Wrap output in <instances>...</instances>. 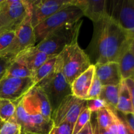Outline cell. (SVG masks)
I'll use <instances>...</instances> for the list:
<instances>
[{
    "label": "cell",
    "instance_id": "obj_6",
    "mask_svg": "<svg viewBox=\"0 0 134 134\" xmlns=\"http://www.w3.org/2000/svg\"><path fill=\"white\" fill-rule=\"evenodd\" d=\"M14 118L20 126L22 134H49L54 126L52 119L39 113H28L22 100L17 104Z\"/></svg>",
    "mask_w": 134,
    "mask_h": 134
},
{
    "label": "cell",
    "instance_id": "obj_2",
    "mask_svg": "<svg viewBox=\"0 0 134 134\" xmlns=\"http://www.w3.org/2000/svg\"><path fill=\"white\" fill-rule=\"evenodd\" d=\"M82 20L65 24L50 33L36 47L50 56H57L65 47L78 41Z\"/></svg>",
    "mask_w": 134,
    "mask_h": 134
},
{
    "label": "cell",
    "instance_id": "obj_24",
    "mask_svg": "<svg viewBox=\"0 0 134 134\" xmlns=\"http://www.w3.org/2000/svg\"><path fill=\"white\" fill-rule=\"evenodd\" d=\"M16 105L10 101L0 99V119L2 122H7L14 118Z\"/></svg>",
    "mask_w": 134,
    "mask_h": 134
},
{
    "label": "cell",
    "instance_id": "obj_39",
    "mask_svg": "<svg viewBox=\"0 0 134 134\" xmlns=\"http://www.w3.org/2000/svg\"><path fill=\"white\" fill-rule=\"evenodd\" d=\"M130 50L131 52L134 56V39H132V42H131L130 46Z\"/></svg>",
    "mask_w": 134,
    "mask_h": 134
},
{
    "label": "cell",
    "instance_id": "obj_33",
    "mask_svg": "<svg viewBox=\"0 0 134 134\" xmlns=\"http://www.w3.org/2000/svg\"><path fill=\"white\" fill-rule=\"evenodd\" d=\"M124 81L125 82L126 85L127 87H128V90H129L134 109V81L133 78L127 79L124 80Z\"/></svg>",
    "mask_w": 134,
    "mask_h": 134
},
{
    "label": "cell",
    "instance_id": "obj_41",
    "mask_svg": "<svg viewBox=\"0 0 134 134\" xmlns=\"http://www.w3.org/2000/svg\"><path fill=\"white\" fill-rule=\"evenodd\" d=\"M1 122H2V121H1V119H0V124H1Z\"/></svg>",
    "mask_w": 134,
    "mask_h": 134
},
{
    "label": "cell",
    "instance_id": "obj_4",
    "mask_svg": "<svg viewBox=\"0 0 134 134\" xmlns=\"http://www.w3.org/2000/svg\"><path fill=\"white\" fill-rule=\"evenodd\" d=\"M60 56L62 72L70 85L92 64L90 56L80 47L78 41L65 47Z\"/></svg>",
    "mask_w": 134,
    "mask_h": 134
},
{
    "label": "cell",
    "instance_id": "obj_5",
    "mask_svg": "<svg viewBox=\"0 0 134 134\" xmlns=\"http://www.w3.org/2000/svg\"><path fill=\"white\" fill-rule=\"evenodd\" d=\"M82 16V10L74 5L61 9L34 27L35 42L39 43L52 31L64 25L79 20Z\"/></svg>",
    "mask_w": 134,
    "mask_h": 134
},
{
    "label": "cell",
    "instance_id": "obj_34",
    "mask_svg": "<svg viewBox=\"0 0 134 134\" xmlns=\"http://www.w3.org/2000/svg\"><path fill=\"white\" fill-rule=\"evenodd\" d=\"M77 134H94V125L91 120Z\"/></svg>",
    "mask_w": 134,
    "mask_h": 134
},
{
    "label": "cell",
    "instance_id": "obj_29",
    "mask_svg": "<svg viewBox=\"0 0 134 134\" xmlns=\"http://www.w3.org/2000/svg\"><path fill=\"white\" fill-rule=\"evenodd\" d=\"M108 107L109 105L107 103L99 98L87 100V108L90 110L92 113H97L99 110Z\"/></svg>",
    "mask_w": 134,
    "mask_h": 134
},
{
    "label": "cell",
    "instance_id": "obj_37",
    "mask_svg": "<svg viewBox=\"0 0 134 134\" xmlns=\"http://www.w3.org/2000/svg\"><path fill=\"white\" fill-rule=\"evenodd\" d=\"M98 132H99V134H111L107 130L102 129V128H99V127H98Z\"/></svg>",
    "mask_w": 134,
    "mask_h": 134
},
{
    "label": "cell",
    "instance_id": "obj_23",
    "mask_svg": "<svg viewBox=\"0 0 134 134\" xmlns=\"http://www.w3.org/2000/svg\"><path fill=\"white\" fill-rule=\"evenodd\" d=\"M116 112V109H111L109 106L98 111L96 113V122L98 124V127L102 128V129H108L110 126L115 121Z\"/></svg>",
    "mask_w": 134,
    "mask_h": 134
},
{
    "label": "cell",
    "instance_id": "obj_7",
    "mask_svg": "<svg viewBox=\"0 0 134 134\" xmlns=\"http://www.w3.org/2000/svg\"><path fill=\"white\" fill-rule=\"evenodd\" d=\"M31 12V0H7L0 14V34L15 31Z\"/></svg>",
    "mask_w": 134,
    "mask_h": 134
},
{
    "label": "cell",
    "instance_id": "obj_27",
    "mask_svg": "<svg viewBox=\"0 0 134 134\" xmlns=\"http://www.w3.org/2000/svg\"><path fill=\"white\" fill-rule=\"evenodd\" d=\"M15 36V31H4L0 34V56L10 47Z\"/></svg>",
    "mask_w": 134,
    "mask_h": 134
},
{
    "label": "cell",
    "instance_id": "obj_18",
    "mask_svg": "<svg viewBox=\"0 0 134 134\" xmlns=\"http://www.w3.org/2000/svg\"><path fill=\"white\" fill-rule=\"evenodd\" d=\"M116 109L123 115L130 113L134 114V109L130 94L124 80L120 84L119 101Z\"/></svg>",
    "mask_w": 134,
    "mask_h": 134
},
{
    "label": "cell",
    "instance_id": "obj_1",
    "mask_svg": "<svg viewBox=\"0 0 134 134\" xmlns=\"http://www.w3.org/2000/svg\"><path fill=\"white\" fill-rule=\"evenodd\" d=\"M94 24V34L88 47L95 64L117 62L130 48L132 39L109 16Z\"/></svg>",
    "mask_w": 134,
    "mask_h": 134
},
{
    "label": "cell",
    "instance_id": "obj_43",
    "mask_svg": "<svg viewBox=\"0 0 134 134\" xmlns=\"http://www.w3.org/2000/svg\"><path fill=\"white\" fill-rule=\"evenodd\" d=\"M133 1H134V0H133Z\"/></svg>",
    "mask_w": 134,
    "mask_h": 134
},
{
    "label": "cell",
    "instance_id": "obj_9",
    "mask_svg": "<svg viewBox=\"0 0 134 134\" xmlns=\"http://www.w3.org/2000/svg\"><path fill=\"white\" fill-rule=\"evenodd\" d=\"M107 5V13L131 39H134L133 0H113Z\"/></svg>",
    "mask_w": 134,
    "mask_h": 134
},
{
    "label": "cell",
    "instance_id": "obj_31",
    "mask_svg": "<svg viewBox=\"0 0 134 134\" xmlns=\"http://www.w3.org/2000/svg\"><path fill=\"white\" fill-rule=\"evenodd\" d=\"M115 121L116 125V134H128L126 124L124 119L119 116L117 111L115 113Z\"/></svg>",
    "mask_w": 134,
    "mask_h": 134
},
{
    "label": "cell",
    "instance_id": "obj_20",
    "mask_svg": "<svg viewBox=\"0 0 134 134\" xmlns=\"http://www.w3.org/2000/svg\"><path fill=\"white\" fill-rule=\"evenodd\" d=\"M118 64L123 80L134 77V56L130 48L122 55Z\"/></svg>",
    "mask_w": 134,
    "mask_h": 134
},
{
    "label": "cell",
    "instance_id": "obj_26",
    "mask_svg": "<svg viewBox=\"0 0 134 134\" xmlns=\"http://www.w3.org/2000/svg\"><path fill=\"white\" fill-rule=\"evenodd\" d=\"M92 116V113L90 112V110L87 108V107L81 113L79 117L77 118V121L75 124L74 127H73V134H77L85 127V126L90 121Z\"/></svg>",
    "mask_w": 134,
    "mask_h": 134
},
{
    "label": "cell",
    "instance_id": "obj_15",
    "mask_svg": "<svg viewBox=\"0 0 134 134\" xmlns=\"http://www.w3.org/2000/svg\"><path fill=\"white\" fill-rule=\"evenodd\" d=\"M95 75L102 86L120 85L123 81L117 62L94 64Z\"/></svg>",
    "mask_w": 134,
    "mask_h": 134
},
{
    "label": "cell",
    "instance_id": "obj_25",
    "mask_svg": "<svg viewBox=\"0 0 134 134\" xmlns=\"http://www.w3.org/2000/svg\"><path fill=\"white\" fill-rule=\"evenodd\" d=\"M0 134H22L20 126L16 122L15 118L7 122H1Z\"/></svg>",
    "mask_w": 134,
    "mask_h": 134
},
{
    "label": "cell",
    "instance_id": "obj_36",
    "mask_svg": "<svg viewBox=\"0 0 134 134\" xmlns=\"http://www.w3.org/2000/svg\"><path fill=\"white\" fill-rule=\"evenodd\" d=\"M7 0H0V14L3 10L4 8H5V5H6Z\"/></svg>",
    "mask_w": 134,
    "mask_h": 134
},
{
    "label": "cell",
    "instance_id": "obj_35",
    "mask_svg": "<svg viewBox=\"0 0 134 134\" xmlns=\"http://www.w3.org/2000/svg\"><path fill=\"white\" fill-rule=\"evenodd\" d=\"M122 119H124V121L126 122L128 126L131 128L132 131L134 132V114L130 113V114H122Z\"/></svg>",
    "mask_w": 134,
    "mask_h": 134
},
{
    "label": "cell",
    "instance_id": "obj_19",
    "mask_svg": "<svg viewBox=\"0 0 134 134\" xmlns=\"http://www.w3.org/2000/svg\"><path fill=\"white\" fill-rule=\"evenodd\" d=\"M5 77L16 78L31 77L33 79L34 74L22 60L18 58H14L7 69Z\"/></svg>",
    "mask_w": 134,
    "mask_h": 134
},
{
    "label": "cell",
    "instance_id": "obj_32",
    "mask_svg": "<svg viewBox=\"0 0 134 134\" xmlns=\"http://www.w3.org/2000/svg\"><path fill=\"white\" fill-rule=\"evenodd\" d=\"M14 58L0 57V81L5 77L7 69Z\"/></svg>",
    "mask_w": 134,
    "mask_h": 134
},
{
    "label": "cell",
    "instance_id": "obj_16",
    "mask_svg": "<svg viewBox=\"0 0 134 134\" xmlns=\"http://www.w3.org/2000/svg\"><path fill=\"white\" fill-rule=\"evenodd\" d=\"M95 76V65L92 64L88 69L77 77L71 84L73 96L80 99H86Z\"/></svg>",
    "mask_w": 134,
    "mask_h": 134
},
{
    "label": "cell",
    "instance_id": "obj_22",
    "mask_svg": "<svg viewBox=\"0 0 134 134\" xmlns=\"http://www.w3.org/2000/svg\"><path fill=\"white\" fill-rule=\"evenodd\" d=\"M57 58L58 56L48 59L35 72L33 79H34L35 85H37L39 82L43 81L47 77H48L54 71L55 66H56Z\"/></svg>",
    "mask_w": 134,
    "mask_h": 134
},
{
    "label": "cell",
    "instance_id": "obj_42",
    "mask_svg": "<svg viewBox=\"0 0 134 134\" xmlns=\"http://www.w3.org/2000/svg\"><path fill=\"white\" fill-rule=\"evenodd\" d=\"M133 81H134V77H133Z\"/></svg>",
    "mask_w": 134,
    "mask_h": 134
},
{
    "label": "cell",
    "instance_id": "obj_28",
    "mask_svg": "<svg viewBox=\"0 0 134 134\" xmlns=\"http://www.w3.org/2000/svg\"><path fill=\"white\" fill-rule=\"evenodd\" d=\"M102 86H103L101 84L100 81H99V79L97 78L95 75L93 82L92 83L91 86H90V90H89L87 98H86V100L99 98V96L101 94V92H102Z\"/></svg>",
    "mask_w": 134,
    "mask_h": 134
},
{
    "label": "cell",
    "instance_id": "obj_14",
    "mask_svg": "<svg viewBox=\"0 0 134 134\" xmlns=\"http://www.w3.org/2000/svg\"><path fill=\"white\" fill-rule=\"evenodd\" d=\"M73 5L78 7L93 23L103 19L107 13V1L106 0H74Z\"/></svg>",
    "mask_w": 134,
    "mask_h": 134
},
{
    "label": "cell",
    "instance_id": "obj_38",
    "mask_svg": "<svg viewBox=\"0 0 134 134\" xmlns=\"http://www.w3.org/2000/svg\"><path fill=\"white\" fill-rule=\"evenodd\" d=\"M93 125H94V134H99V132H98V126L96 121L93 123Z\"/></svg>",
    "mask_w": 134,
    "mask_h": 134
},
{
    "label": "cell",
    "instance_id": "obj_30",
    "mask_svg": "<svg viewBox=\"0 0 134 134\" xmlns=\"http://www.w3.org/2000/svg\"><path fill=\"white\" fill-rule=\"evenodd\" d=\"M73 126L68 122H63L54 126L49 134H73Z\"/></svg>",
    "mask_w": 134,
    "mask_h": 134
},
{
    "label": "cell",
    "instance_id": "obj_3",
    "mask_svg": "<svg viewBox=\"0 0 134 134\" xmlns=\"http://www.w3.org/2000/svg\"><path fill=\"white\" fill-rule=\"evenodd\" d=\"M35 86L40 88L46 94L52 112L56 109L64 98L71 95V85L62 72L60 54L58 56L54 71Z\"/></svg>",
    "mask_w": 134,
    "mask_h": 134
},
{
    "label": "cell",
    "instance_id": "obj_13",
    "mask_svg": "<svg viewBox=\"0 0 134 134\" xmlns=\"http://www.w3.org/2000/svg\"><path fill=\"white\" fill-rule=\"evenodd\" d=\"M22 100L28 113H39L47 119H52L51 105L46 94L39 87H33Z\"/></svg>",
    "mask_w": 134,
    "mask_h": 134
},
{
    "label": "cell",
    "instance_id": "obj_11",
    "mask_svg": "<svg viewBox=\"0 0 134 134\" xmlns=\"http://www.w3.org/2000/svg\"><path fill=\"white\" fill-rule=\"evenodd\" d=\"M35 85L31 77H4L0 81V99H7L17 105Z\"/></svg>",
    "mask_w": 134,
    "mask_h": 134
},
{
    "label": "cell",
    "instance_id": "obj_17",
    "mask_svg": "<svg viewBox=\"0 0 134 134\" xmlns=\"http://www.w3.org/2000/svg\"><path fill=\"white\" fill-rule=\"evenodd\" d=\"M15 58H18L22 60L34 75L35 72L46 61L53 57L48 56L47 54L39 51L36 46H34L25 50Z\"/></svg>",
    "mask_w": 134,
    "mask_h": 134
},
{
    "label": "cell",
    "instance_id": "obj_21",
    "mask_svg": "<svg viewBox=\"0 0 134 134\" xmlns=\"http://www.w3.org/2000/svg\"><path fill=\"white\" fill-rule=\"evenodd\" d=\"M120 87V85H116V86L109 85V86H102L99 98L104 100L107 104L113 109H116L117 106Z\"/></svg>",
    "mask_w": 134,
    "mask_h": 134
},
{
    "label": "cell",
    "instance_id": "obj_10",
    "mask_svg": "<svg viewBox=\"0 0 134 134\" xmlns=\"http://www.w3.org/2000/svg\"><path fill=\"white\" fill-rule=\"evenodd\" d=\"M86 107V99H80L73 94L67 96L52 112V120L54 126L63 122H68L74 127L77 118Z\"/></svg>",
    "mask_w": 134,
    "mask_h": 134
},
{
    "label": "cell",
    "instance_id": "obj_12",
    "mask_svg": "<svg viewBox=\"0 0 134 134\" xmlns=\"http://www.w3.org/2000/svg\"><path fill=\"white\" fill-rule=\"evenodd\" d=\"M74 0H31V20L33 27L61 9L73 5Z\"/></svg>",
    "mask_w": 134,
    "mask_h": 134
},
{
    "label": "cell",
    "instance_id": "obj_40",
    "mask_svg": "<svg viewBox=\"0 0 134 134\" xmlns=\"http://www.w3.org/2000/svg\"><path fill=\"white\" fill-rule=\"evenodd\" d=\"M126 126H127V130H128V134H134V132L132 130H131V128L128 126V125L127 124H126Z\"/></svg>",
    "mask_w": 134,
    "mask_h": 134
},
{
    "label": "cell",
    "instance_id": "obj_8",
    "mask_svg": "<svg viewBox=\"0 0 134 134\" xmlns=\"http://www.w3.org/2000/svg\"><path fill=\"white\" fill-rule=\"evenodd\" d=\"M34 27L31 24L30 13L15 30V36L10 47L0 57L14 58L25 50L35 46Z\"/></svg>",
    "mask_w": 134,
    "mask_h": 134
}]
</instances>
